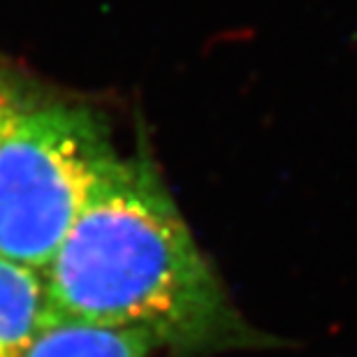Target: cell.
<instances>
[{"label": "cell", "mask_w": 357, "mask_h": 357, "mask_svg": "<svg viewBox=\"0 0 357 357\" xmlns=\"http://www.w3.org/2000/svg\"><path fill=\"white\" fill-rule=\"evenodd\" d=\"M21 105H24V102H21L19 93L14 91L10 84L3 79V77H0V130H3L5 123L10 121V116L19 109Z\"/></svg>", "instance_id": "5"}, {"label": "cell", "mask_w": 357, "mask_h": 357, "mask_svg": "<svg viewBox=\"0 0 357 357\" xmlns=\"http://www.w3.org/2000/svg\"><path fill=\"white\" fill-rule=\"evenodd\" d=\"M116 160L93 112L21 105L0 130V255L45 271Z\"/></svg>", "instance_id": "2"}, {"label": "cell", "mask_w": 357, "mask_h": 357, "mask_svg": "<svg viewBox=\"0 0 357 357\" xmlns=\"http://www.w3.org/2000/svg\"><path fill=\"white\" fill-rule=\"evenodd\" d=\"M153 348L142 332L52 316L19 357H149Z\"/></svg>", "instance_id": "4"}, {"label": "cell", "mask_w": 357, "mask_h": 357, "mask_svg": "<svg viewBox=\"0 0 357 357\" xmlns=\"http://www.w3.org/2000/svg\"><path fill=\"white\" fill-rule=\"evenodd\" d=\"M49 318L45 271L0 255V357H19Z\"/></svg>", "instance_id": "3"}, {"label": "cell", "mask_w": 357, "mask_h": 357, "mask_svg": "<svg viewBox=\"0 0 357 357\" xmlns=\"http://www.w3.org/2000/svg\"><path fill=\"white\" fill-rule=\"evenodd\" d=\"M54 318L206 351L244 337L237 313L153 167L119 155L45 269Z\"/></svg>", "instance_id": "1"}]
</instances>
